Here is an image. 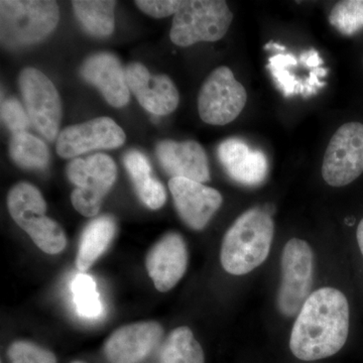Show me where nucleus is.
I'll return each instance as SVG.
<instances>
[{"instance_id": "f257e3e1", "label": "nucleus", "mask_w": 363, "mask_h": 363, "mask_svg": "<svg viewBox=\"0 0 363 363\" xmlns=\"http://www.w3.org/2000/svg\"><path fill=\"white\" fill-rule=\"evenodd\" d=\"M348 332L347 298L336 289H319L298 312L291 333L290 350L305 362L330 357L343 347Z\"/></svg>"}, {"instance_id": "f03ea898", "label": "nucleus", "mask_w": 363, "mask_h": 363, "mask_svg": "<svg viewBox=\"0 0 363 363\" xmlns=\"http://www.w3.org/2000/svg\"><path fill=\"white\" fill-rule=\"evenodd\" d=\"M274 229L271 215L260 208L241 214L222 242L223 269L234 276H243L264 264L271 250Z\"/></svg>"}, {"instance_id": "7ed1b4c3", "label": "nucleus", "mask_w": 363, "mask_h": 363, "mask_svg": "<svg viewBox=\"0 0 363 363\" xmlns=\"http://www.w3.org/2000/svg\"><path fill=\"white\" fill-rule=\"evenodd\" d=\"M59 6L50 0H1L0 39L11 49L33 45L54 32Z\"/></svg>"}, {"instance_id": "20e7f679", "label": "nucleus", "mask_w": 363, "mask_h": 363, "mask_svg": "<svg viewBox=\"0 0 363 363\" xmlns=\"http://www.w3.org/2000/svg\"><path fill=\"white\" fill-rule=\"evenodd\" d=\"M233 14L222 0H189L174 16L172 42L189 47L199 42H217L228 32Z\"/></svg>"}, {"instance_id": "39448f33", "label": "nucleus", "mask_w": 363, "mask_h": 363, "mask_svg": "<svg viewBox=\"0 0 363 363\" xmlns=\"http://www.w3.org/2000/svg\"><path fill=\"white\" fill-rule=\"evenodd\" d=\"M67 176L76 186L71 201L79 213L86 217L98 214L105 196L116 183V162L104 154L87 159H75L67 167Z\"/></svg>"}, {"instance_id": "423d86ee", "label": "nucleus", "mask_w": 363, "mask_h": 363, "mask_svg": "<svg viewBox=\"0 0 363 363\" xmlns=\"http://www.w3.org/2000/svg\"><path fill=\"white\" fill-rule=\"evenodd\" d=\"M314 257L306 241L293 238L286 242L281 255V284L278 305L285 316L298 314L311 295Z\"/></svg>"}, {"instance_id": "0eeeda50", "label": "nucleus", "mask_w": 363, "mask_h": 363, "mask_svg": "<svg viewBox=\"0 0 363 363\" xmlns=\"http://www.w3.org/2000/svg\"><path fill=\"white\" fill-rule=\"evenodd\" d=\"M245 88L228 67L215 69L202 85L198 96V111L204 123L212 125L230 123L245 108Z\"/></svg>"}, {"instance_id": "6e6552de", "label": "nucleus", "mask_w": 363, "mask_h": 363, "mask_svg": "<svg viewBox=\"0 0 363 363\" xmlns=\"http://www.w3.org/2000/svg\"><path fill=\"white\" fill-rule=\"evenodd\" d=\"M363 173V124H343L325 152L322 176L332 187H343Z\"/></svg>"}, {"instance_id": "1a4fd4ad", "label": "nucleus", "mask_w": 363, "mask_h": 363, "mask_svg": "<svg viewBox=\"0 0 363 363\" xmlns=\"http://www.w3.org/2000/svg\"><path fill=\"white\" fill-rule=\"evenodd\" d=\"M20 89L30 123L49 142L59 136L62 104L58 90L44 73L26 68L20 75Z\"/></svg>"}, {"instance_id": "9d476101", "label": "nucleus", "mask_w": 363, "mask_h": 363, "mask_svg": "<svg viewBox=\"0 0 363 363\" xmlns=\"http://www.w3.org/2000/svg\"><path fill=\"white\" fill-rule=\"evenodd\" d=\"M125 140L123 128L113 119L98 117L61 131L57 140V152L63 159H72L91 150L116 149Z\"/></svg>"}, {"instance_id": "9b49d317", "label": "nucleus", "mask_w": 363, "mask_h": 363, "mask_svg": "<svg viewBox=\"0 0 363 363\" xmlns=\"http://www.w3.org/2000/svg\"><path fill=\"white\" fill-rule=\"evenodd\" d=\"M169 188L182 220L194 230H202L223 202L218 191L199 182L172 178Z\"/></svg>"}, {"instance_id": "f8f14e48", "label": "nucleus", "mask_w": 363, "mask_h": 363, "mask_svg": "<svg viewBox=\"0 0 363 363\" xmlns=\"http://www.w3.org/2000/svg\"><path fill=\"white\" fill-rule=\"evenodd\" d=\"M125 78L128 89L145 111L160 116L176 111L180 95L168 76L152 75L143 64L131 63L125 68Z\"/></svg>"}, {"instance_id": "ddd939ff", "label": "nucleus", "mask_w": 363, "mask_h": 363, "mask_svg": "<svg viewBox=\"0 0 363 363\" xmlns=\"http://www.w3.org/2000/svg\"><path fill=\"white\" fill-rule=\"evenodd\" d=\"M162 327L157 322H138L121 327L104 344L111 363H138L149 357L162 340Z\"/></svg>"}, {"instance_id": "4468645a", "label": "nucleus", "mask_w": 363, "mask_h": 363, "mask_svg": "<svg viewBox=\"0 0 363 363\" xmlns=\"http://www.w3.org/2000/svg\"><path fill=\"white\" fill-rule=\"evenodd\" d=\"M147 269L157 290H172L183 278L188 266V250L180 234L169 233L152 247L147 257Z\"/></svg>"}, {"instance_id": "2eb2a0df", "label": "nucleus", "mask_w": 363, "mask_h": 363, "mask_svg": "<svg viewBox=\"0 0 363 363\" xmlns=\"http://www.w3.org/2000/svg\"><path fill=\"white\" fill-rule=\"evenodd\" d=\"M81 76L95 86L111 106H125L130 101V91L125 78V69L114 55L98 52L85 60L80 69Z\"/></svg>"}, {"instance_id": "dca6fc26", "label": "nucleus", "mask_w": 363, "mask_h": 363, "mask_svg": "<svg viewBox=\"0 0 363 363\" xmlns=\"http://www.w3.org/2000/svg\"><path fill=\"white\" fill-rule=\"evenodd\" d=\"M157 157L162 168L172 178L188 179L199 183L210 180L206 152L194 140H164L157 145Z\"/></svg>"}, {"instance_id": "f3484780", "label": "nucleus", "mask_w": 363, "mask_h": 363, "mask_svg": "<svg viewBox=\"0 0 363 363\" xmlns=\"http://www.w3.org/2000/svg\"><path fill=\"white\" fill-rule=\"evenodd\" d=\"M217 155L228 176L241 185L257 186L266 179L269 172L266 155L252 149L245 140H224L219 145Z\"/></svg>"}, {"instance_id": "a211bd4d", "label": "nucleus", "mask_w": 363, "mask_h": 363, "mask_svg": "<svg viewBox=\"0 0 363 363\" xmlns=\"http://www.w3.org/2000/svg\"><path fill=\"white\" fill-rule=\"evenodd\" d=\"M124 164L143 204L152 210L164 206L167 201L166 190L161 182L152 176L147 157L138 150H130L124 156Z\"/></svg>"}, {"instance_id": "6ab92c4d", "label": "nucleus", "mask_w": 363, "mask_h": 363, "mask_svg": "<svg viewBox=\"0 0 363 363\" xmlns=\"http://www.w3.org/2000/svg\"><path fill=\"white\" fill-rule=\"evenodd\" d=\"M116 233V223L109 215L98 217L85 227L81 236L76 266L86 272L108 248Z\"/></svg>"}, {"instance_id": "aec40b11", "label": "nucleus", "mask_w": 363, "mask_h": 363, "mask_svg": "<svg viewBox=\"0 0 363 363\" xmlns=\"http://www.w3.org/2000/svg\"><path fill=\"white\" fill-rule=\"evenodd\" d=\"M74 13L86 32L95 37H108L114 30V7L111 0H75Z\"/></svg>"}, {"instance_id": "412c9836", "label": "nucleus", "mask_w": 363, "mask_h": 363, "mask_svg": "<svg viewBox=\"0 0 363 363\" xmlns=\"http://www.w3.org/2000/svg\"><path fill=\"white\" fill-rule=\"evenodd\" d=\"M161 363H205L204 351L188 327L169 333L161 350Z\"/></svg>"}, {"instance_id": "4be33fe9", "label": "nucleus", "mask_w": 363, "mask_h": 363, "mask_svg": "<svg viewBox=\"0 0 363 363\" xmlns=\"http://www.w3.org/2000/svg\"><path fill=\"white\" fill-rule=\"evenodd\" d=\"M7 207L16 223L21 227L33 217L45 215L47 204L44 197L35 186L18 183L7 196Z\"/></svg>"}, {"instance_id": "5701e85b", "label": "nucleus", "mask_w": 363, "mask_h": 363, "mask_svg": "<svg viewBox=\"0 0 363 363\" xmlns=\"http://www.w3.org/2000/svg\"><path fill=\"white\" fill-rule=\"evenodd\" d=\"M9 154L11 160L23 169H45L50 162L48 145L37 136L26 131L13 135Z\"/></svg>"}, {"instance_id": "b1692460", "label": "nucleus", "mask_w": 363, "mask_h": 363, "mask_svg": "<svg viewBox=\"0 0 363 363\" xmlns=\"http://www.w3.org/2000/svg\"><path fill=\"white\" fill-rule=\"evenodd\" d=\"M30 235L38 247L48 255H58L67 245V236L58 222L50 217H33L21 227Z\"/></svg>"}, {"instance_id": "393cba45", "label": "nucleus", "mask_w": 363, "mask_h": 363, "mask_svg": "<svg viewBox=\"0 0 363 363\" xmlns=\"http://www.w3.org/2000/svg\"><path fill=\"white\" fill-rule=\"evenodd\" d=\"M297 65V59L293 54H278L269 59L267 69L285 97L298 94L307 97L304 83L291 71L293 66Z\"/></svg>"}, {"instance_id": "a878e982", "label": "nucleus", "mask_w": 363, "mask_h": 363, "mask_svg": "<svg viewBox=\"0 0 363 363\" xmlns=\"http://www.w3.org/2000/svg\"><path fill=\"white\" fill-rule=\"evenodd\" d=\"M76 310L81 317L94 319L104 312V306L97 293L94 279L85 274H79L71 284Z\"/></svg>"}, {"instance_id": "bb28decb", "label": "nucleus", "mask_w": 363, "mask_h": 363, "mask_svg": "<svg viewBox=\"0 0 363 363\" xmlns=\"http://www.w3.org/2000/svg\"><path fill=\"white\" fill-rule=\"evenodd\" d=\"M329 23L339 33L352 35L363 28V0H344L332 9Z\"/></svg>"}, {"instance_id": "cd10ccee", "label": "nucleus", "mask_w": 363, "mask_h": 363, "mask_svg": "<svg viewBox=\"0 0 363 363\" xmlns=\"http://www.w3.org/2000/svg\"><path fill=\"white\" fill-rule=\"evenodd\" d=\"M7 353L11 363H57L54 353L30 341H16Z\"/></svg>"}, {"instance_id": "c85d7f7f", "label": "nucleus", "mask_w": 363, "mask_h": 363, "mask_svg": "<svg viewBox=\"0 0 363 363\" xmlns=\"http://www.w3.org/2000/svg\"><path fill=\"white\" fill-rule=\"evenodd\" d=\"M1 119L13 135L26 133L32 123L26 109L14 98L1 102Z\"/></svg>"}, {"instance_id": "c756f323", "label": "nucleus", "mask_w": 363, "mask_h": 363, "mask_svg": "<svg viewBox=\"0 0 363 363\" xmlns=\"http://www.w3.org/2000/svg\"><path fill=\"white\" fill-rule=\"evenodd\" d=\"M136 6L152 18H162L176 14L183 6L179 0H136Z\"/></svg>"}, {"instance_id": "7c9ffc66", "label": "nucleus", "mask_w": 363, "mask_h": 363, "mask_svg": "<svg viewBox=\"0 0 363 363\" xmlns=\"http://www.w3.org/2000/svg\"><path fill=\"white\" fill-rule=\"evenodd\" d=\"M357 241L363 257V219L357 227Z\"/></svg>"}, {"instance_id": "2f4dec72", "label": "nucleus", "mask_w": 363, "mask_h": 363, "mask_svg": "<svg viewBox=\"0 0 363 363\" xmlns=\"http://www.w3.org/2000/svg\"><path fill=\"white\" fill-rule=\"evenodd\" d=\"M272 49L279 50V51H285L286 48L283 47V45L276 44V43H274V42L269 43V44H267L266 45H264V50H272Z\"/></svg>"}, {"instance_id": "473e14b6", "label": "nucleus", "mask_w": 363, "mask_h": 363, "mask_svg": "<svg viewBox=\"0 0 363 363\" xmlns=\"http://www.w3.org/2000/svg\"><path fill=\"white\" fill-rule=\"evenodd\" d=\"M72 363H85V362H72Z\"/></svg>"}]
</instances>
